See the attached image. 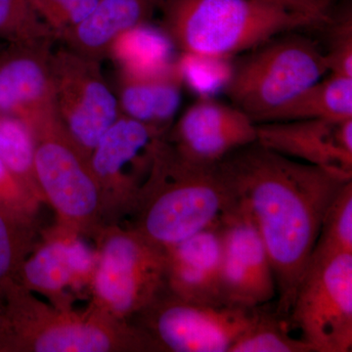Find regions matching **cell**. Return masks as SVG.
<instances>
[{
    "mask_svg": "<svg viewBox=\"0 0 352 352\" xmlns=\"http://www.w3.org/2000/svg\"><path fill=\"white\" fill-rule=\"evenodd\" d=\"M219 164L267 250L276 282V314L287 319L326 210L352 176L296 161L256 141Z\"/></svg>",
    "mask_w": 352,
    "mask_h": 352,
    "instance_id": "1",
    "label": "cell"
},
{
    "mask_svg": "<svg viewBox=\"0 0 352 352\" xmlns=\"http://www.w3.org/2000/svg\"><path fill=\"white\" fill-rule=\"evenodd\" d=\"M236 205L235 194L219 163L187 161L164 138L129 227L166 249L219 223Z\"/></svg>",
    "mask_w": 352,
    "mask_h": 352,
    "instance_id": "2",
    "label": "cell"
},
{
    "mask_svg": "<svg viewBox=\"0 0 352 352\" xmlns=\"http://www.w3.org/2000/svg\"><path fill=\"white\" fill-rule=\"evenodd\" d=\"M0 352H153L131 322L88 305L80 311L41 302L20 283L0 305Z\"/></svg>",
    "mask_w": 352,
    "mask_h": 352,
    "instance_id": "3",
    "label": "cell"
},
{
    "mask_svg": "<svg viewBox=\"0 0 352 352\" xmlns=\"http://www.w3.org/2000/svg\"><path fill=\"white\" fill-rule=\"evenodd\" d=\"M163 30L182 52L227 58L281 34L320 27L261 0H161Z\"/></svg>",
    "mask_w": 352,
    "mask_h": 352,
    "instance_id": "4",
    "label": "cell"
},
{
    "mask_svg": "<svg viewBox=\"0 0 352 352\" xmlns=\"http://www.w3.org/2000/svg\"><path fill=\"white\" fill-rule=\"evenodd\" d=\"M96 264L89 305L131 322L164 288V250L131 227L106 223L94 236Z\"/></svg>",
    "mask_w": 352,
    "mask_h": 352,
    "instance_id": "5",
    "label": "cell"
},
{
    "mask_svg": "<svg viewBox=\"0 0 352 352\" xmlns=\"http://www.w3.org/2000/svg\"><path fill=\"white\" fill-rule=\"evenodd\" d=\"M327 73L325 52L314 41L276 36L232 67L224 91L234 107L258 124Z\"/></svg>",
    "mask_w": 352,
    "mask_h": 352,
    "instance_id": "6",
    "label": "cell"
},
{
    "mask_svg": "<svg viewBox=\"0 0 352 352\" xmlns=\"http://www.w3.org/2000/svg\"><path fill=\"white\" fill-rule=\"evenodd\" d=\"M263 307L189 302L164 286L131 323L144 333L153 352H230Z\"/></svg>",
    "mask_w": 352,
    "mask_h": 352,
    "instance_id": "7",
    "label": "cell"
},
{
    "mask_svg": "<svg viewBox=\"0 0 352 352\" xmlns=\"http://www.w3.org/2000/svg\"><path fill=\"white\" fill-rule=\"evenodd\" d=\"M34 138V164L44 204L54 210L57 224L94 239L106 222L89 157L76 147L60 122Z\"/></svg>",
    "mask_w": 352,
    "mask_h": 352,
    "instance_id": "8",
    "label": "cell"
},
{
    "mask_svg": "<svg viewBox=\"0 0 352 352\" xmlns=\"http://www.w3.org/2000/svg\"><path fill=\"white\" fill-rule=\"evenodd\" d=\"M166 131L120 115L89 157L106 223L131 217L144 195Z\"/></svg>",
    "mask_w": 352,
    "mask_h": 352,
    "instance_id": "9",
    "label": "cell"
},
{
    "mask_svg": "<svg viewBox=\"0 0 352 352\" xmlns=\"http://www.w3.org/2000/svg\"><path fill=\"white\" fill-rule=\"evenodd\" d=\"M288 319L314 352L352 351V252L310 256Z\"/></svg>",
    "mask_w": 352,
    "mask_h": 352,
    "instance_id": "10",
    "label": "cell"
},
{
    "mask_svg": "<svg viewBox=\"0 0 352 352\" xmlns=\"http://www.w3.org/2000/svg\"><path fill=\"white\" fill-rule=\"evenodd\" d=\"M100 63L67 47L52 52L50 58L58 120L88 157L122 115Z\"/></svg>",
    "mask_w": 352,
    "mask_h": 352,
    "instance_id": "11",
    "label": "cell"
},
{
    "mask_svg": "<svg viewBox=\"0 0 352 352\" xmlns=\"http://www.w3.org/2000/svg\"><path fill=\"white\" fill-rule=\"evenodd\" d=\"M52 41L9 44L0 51V113L24 122L34 136L59 122L50 67Z\"/></svg>",
    "mask_w": 352,
    "mask_h": 352,
    "instance_id": "12",
    "label": "cell"
},
{
    "mask_svg": "<svg viewBox=\"0 0 352 352\" xmlns=\"http://www.w3.org/2000/svg\"><path fill=\"white\" fill-rule=\"evenodd\" d=\"M82 235L59 226L44 231L21 270L19 283L59 308H74L76 296L89 287L96 252Z\"/></svg>",
    "mask_w": 352,
    "mask_h": 352,
    "instance_id": "13",
    "label": "cell"
},
{
    "mask_svg": "<svg viewBox=\"0 0 352 352\" xmlns=\"http://www.w3.org/2000/svg\"><path fill=\"white\" fill-rule=\"evenodd\" d=\"M221 292L226 305L256 307L277 295L267 250L258 228L240 206L220 220Z\"/></svg>",
    "mask_w": 352,
    "mask_h": 352,
    "instance_id": "14",
    "label": "cell"
},
{
    "mask_svg": "<svg viewBox=\"0 0 352 352\" xmlns=\"http://www.w3.org/2000/svg\"><path fill=\"white\" fill-rule=\"evenodd\" d=\"M166 140L192 163L215 164L231 152L256 141L251 118L212 97H201L183 113Z\"/></svg>",
    "mask_w": 352,
    "mask_h": 352,
    "instance_id": "15",
    "label": "cell"
},
{
    "mask_svg": "<svg viewBox=\"0 0 352 352\" xmlns=\"http://www.w3.org/2000/svg\"><path fill=\"white\" fill-rule=\"evenodd\" d=\"M256 142L291 159L352 176V118L256 124Z\"/></svg>",
    "mask_w": 352,
    "mask_h": 352,
    "instance_id": "16",
    "label": "cell"
},
{
    "mask_svg": "<svg viewBox=\"0 0 352 352\" xmlns=\"http://www.w3.org/2000/svg\"><path fill=\"white\" fill-rule=\"evenodd\" d=\"M164 250V284L171 294L189 302L226 305L221 292L220 222Z\"/></svg>",
    "mask_w": 352,
    "mask_h": 352,
    "instance_id": "17",
    "label": "cell"
},
{
    "mask_svg": "<svg viewBox=\"0 0 352 352\" xmlns=\"http://www.w3.org/2000/svg\"><path fill=\"white\" fill-rule=\"evenodd\" d=\"M160 4L161 0H100L85 19L57 38L65 47L101 62L120 34L148 23Z\"/></svg>",
    "mask_w": 352,
    "mask_h": 352,
    "instance_id": "18",
    "label": "cell"
},
{
    "mask_svg": "<svg viewBox=\"0 0 352 352\" xmlns=\"http://www.w3.org/2000/svg\"><path fill=\"white\" fill-rule=\"evenodd\" d=\"M183 83L177 59L161 71H119L117 98L122 115L168 131L182 103Z\"/></svg>",
    "mask_w": 352,
    "mask_h": 352,
    "instance_id": "19",
    "label": "cell"
},
{
    "mask_svg": "<svg viewBox=\"0 0 352 352\" xmlns=\"http://www.w3.org/2000/svg\"><path fill=\"white\" fill-rule=\"evenodd\" d=\"M346 118H352V78L330 74L268 113L261 122Z\"/></svg>",
    "mask_w": 352,
    "mask_h": 352,
    "instance_id": "20",
    "label": "cell"
},
{
    "mask_svg": "<svg viewBox=\"0 0 352 352\" xmlns=\"http://www.w3.org/2000/svg\"><path fill=\"white\" fill-rule=\"evenodd\" d=\"M175 47L164 30L145 24L136 25L113 41L109 56L124 73H150L175 64Z\"/></svg>",
    "mask_w": 352,
    "mask_h": 352,
    "instance_id": "21",
    "label": "cell"
},
{
    "mask_svg": "<svg viewBox=\"0 0 352 352\" xmlns=\"http://www.w3.org/2000/svg\"><path fill=\"white\" fill-rule=\"evenodd\" d=\"M36 222L0 207V305L7 292L19 283L23 264L36 245Z\"/></svg>",
    "mask_w": 352,
    "mask_h": 352,
    "instance_id": "22",
    "label": "cell"
},
{
    "mask_svg": "<svg viewBox=\"0 0 352 352\" xmlns=\"http://www.w3.org/2000/svg\"><path fill=\"white\" fill-rule=\"evenodd\" d=\"M36 138L24 122L0 113V159L25 188L44 203L36 178Z\"/></svg>",
    "mask_w": 352,
    "mask_h": 352,
    "instance_id": "23",
    "label": "cell"
},
{
    "mask_svg": "<svg viewBox=\"0 0 352 352\" xmlns=\"http://www.w3.org/2000/svg\"><path fill=\"white\" fill-rule=\"evenodd\" d=\"M286 319L275 312L261 309L251 327L231 347L230 352H314L302 339L288 333Z\"/></svg>",
    "mask_w": 352,
    "mask_h": 352,
    "instance_id": "24",
    "label": "cell"
},
{
    "mask_svg": "<svg viewBox=\"0 0 352 352\" xmlns=\"http://www.w3.org/2000/svg\"><path fill=\"white\" fill-rule=\"evenodd\" d=\"M352 252V179L340 188L329 206L311 256Z\"/></svg>",
    "mask_w": 352,
    "mask_h": 352,
    "instance_id": "25",
    "label": "cell"
},
{
    "mask_svg": "<svg viewBox=\"0 0 352 352\" xmlns=\"http://www.w3.org/2000/svg\"><path fill=\"white\" fill-rule=\"evenodd\" d=\"M56 39L30 0H0V41L9 44Z\"/></svg>",
    "mask_w": 352,
    "mask_h": 352,
    "instance_id": "26",
    "label": "cell"
},
{
    "mask_svg": "<svg viewBox=\"0 0 352 352\" xmlns=\"http://www.w3.org/2000/svg\"><path fill=\"white\" fill-rule=\"evenodd\" d=\"M226 60L182 52L177 63L183 83L201 96L210 97V94L219 88L224 89L230 78L232 67L228 66Z\"/></svg>",
    "mask_w": 352,
    "mask_h": 352,
    "instance_id": "27",
    "label": "cell"
},
{
    "mask_svg": "<svg viewBox=\"0 0 352 352\" xmlns=\"http://www.w3.org/2000/svg\"><path fill=\"white\" fill-rule=\"evenodd\" d=\"M57 39L91 12L100 0H30Z\"/></svg>",
    "mask_w": 352,
    "mask_h": 352,
    "instance_id": "28",
    "label": "cell"
},
{
    "mask_svg": "<svg viewBox=\"0 0 352 352\" xmlns=\"http://www.w3.org/2000/svg\"><path fill=\"white\" fill-rule=\"evenodd\" d=\"M331 27L330 45L325 51L329 73L352 78V16L351 7L344 12L333 15L328 23Z\"/></svg>",
    "mask_w": 352,
    "mask_h": 352,
    "instance_id": "29",
    "label": "cell"
},
{
    "mask_svg": "<svg viewBox=\"0 0 352 352\" xmlns=\"http://www.w3.org/2000/svg\"><path fill=\"white\" fill-rule=\"evenodd\" d=\"M41 204L0 159V207L22 219L36 222Z\"/></svg>",
    "mask_w": 352,
    "mask_h": 352,
    "instance_id": "30",
    "label": "cell"
},
{
    "mask_svg": "<svg viewBox=\"0 0 352 352\" xmlns=\"http://www.w3.org/2000/svg\"><path fill=\"white\" fill-rule=\"evenodd\" d=\"M300 14L323 27L333 17V8L338 0H261Z\"/></svg>",
    "mask_w": 352,
    "mask_h": 352,
    "instance_id": "31",
    "label": "cell"
}]
</instances>
